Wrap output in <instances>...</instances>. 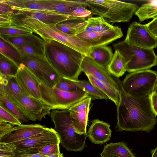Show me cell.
Here are the masks:
<instances>
[{
	"instance_id": "6da1fadb",
	"label": "cell",
	"mask_w": 157,
	"mask_h": 157,
	"mask_svg": "<svg viewBox=\"0 0 157 157\" xmlns=\"http://www.w3.org/2000/svg\"><path fill=\"white\" fill-rule=\"evenodd\" d=\"M120 94L117 106L116 130L148 133L153 129L157 121L152 109L149 96L135 98L127 94L123 90L121 81L116 77Z\"/></svg>"
},
{
	"instance_id": "7a4b0ae2",
	"label": "cell",
	"mask_w": 157,
	"mask_h": 157,
	"mask_svg": "<svg viewBox=\"0 0 157 157\" xmlns=\"http://www.w3.org/2000/svg\"><path fill=\"white\" fill-rule=\"evenodd\" d=\"M44 58L62 77L77 81L86 56L77 50L55 40L44 41Z\"/></svg>"
},
{
	"instance_id": "3957f363",
	"label": "cell",
	"mask_w": 157,
	"mask_h": 157,
	"mask_svg": "<svg viewBox=\"0 0 157 157\" xmlns=\"http://www.w3.org/2000/svg\"><path fill=\"white\" fill-rule=\"evenodd\" d=\"M12 25L28 29L39 35L44 41L55 40L61 42L89 56L90 45L77 36L65 33L59 30L55 25L46 24L33 18L11 20Z\"/></svg>"
},
{
	"instance_id": "277c9868",
	"label": "cell",
	"mask_w": 157,
	"mask_h": 157,
	"mask_svg": "<svg viewBox=\"0 0 157 157\" xmlns=\"http://www.w3.org/2000/svg\"><path fill=\"white\" fill-rule=\"evenodd\" d=\"M50 114L62 146L68 151H82L85 147L87 134L81 135L75 132L69 110H53Z\"/></svg>"
},
{
	"instance_id": "5b68a950",
	"label": "cell",
	"mask_w": 157,
	"mask_h": 157,
	"mask_svg": "<svg viewBox=\"0 0 157 157\" xmlns=\"http://www.w3.org/2000/svg\"><path fill=\"white\" fill-rule=\"evenodd\" d=\"M92 14L104 18L113 23L128 22L139 8L131 3L115 0H86Z\"/></svg>"
},
{
	"instance_id": "8992f818",
	"label": "cell",
	"mask_w": 157,
	"mask_h": 157,
	"mask_svg": "<svg viewBox=\"0 0 157 157\" xmlns=\"http://www.w3.org/2000/svg\"><path fill=\"white\" fill-rule=\"evenodd\" d=\"M124 58L129 73L149 69L157 64L154 49H146L131 44L124 40L113 45Z\"/></svg>"
},
{
	"instance_id": "52a82bcc",
	"label": "cell",
	"mask_w": 157,
	"mask_h": 157,
	"mask_svg": "<svg viewBox=\"0 0 157 157\" xmlns=\"http://www.w3.org/2000/svg\"><path fill=\"white\" fill-rule=\"evenodd\" d=\"M157 83V72L148 69L127 74L121 84L123 90L129 95L142 98L152 93Z\"/></svg>"
},
{
	"instance_id": "ba28073f",
	"label": "cell",
	"mask_w": 157,
	"mask_h": 157,
	"mask_svg": "<svg viewBox=\"0 0 157 157\" xmlns=\"http://www.w3.org/2000/svg\"><path fill=\"white\" fill-rule=\"evenodd\" d=\"M41 100L51 110H67L80 101L90 97L84 91L70 92L55 88L48 87L40 85Z\"/></svg>"
},
{
	"instance_id": "9c48e42d",
	"label": "cell",
	"mask_w": 157,
	"mask_h": 157,
	"mask_svg": "<svg viewBox=\"0 0 157 157\" xmlns=\"http://www.w3.org/2000/svg\"><path fill=\"white\" fill-rule=\"evenodd\" d=\"M21 54L23 63L41 83L48 87L54 88L62 77L45 59L44 55Z\"/></svg>"
},
{
	"instance_id": "30bf717a",
	"label": "cell",
	"mask_w": 157,
	"mask_h": 157,
	"mask_svg": "<svg viewBox=\"0 0 157 157\" xmlns=\"http://www.w3.org/2000/svg\"><path fill=\"white\" fill-rule=\"evenodd\" d=\"M8 98L28 120L40 121L50 113V108L41 100L26 95Z\"/></svg>"
},
{
	"instance_id": "8fae6325",
	"label": "cell",
	"mask_w": 157,
	"mask_h": 157,
	"mask_svg": "<svg viewBox=\"0 0 157 157\" xmlns=\"http://www.w3.org/2000/svg\"><path fill=\"white\" fill-rule=\"evenodd\" d=\"M59 137L54 129L46 127L41 132L24 140L15 143V154L39 153L40 147L48 144L60 143Z\"/></svg>"
},
{
	"instance_id": "7c38bea8",
	"label": "cell",
	"mask_w": 157,
	"mask_h": 157,
	"mask_svg": "<svg viewBox=\"0 0 157 157\" xmlns=\"http://www.w3.org/2000/svg\"><path fill=\"white\" fill-rule=\"evenodd\" d=\"M134 45L146 49L157 47V38L149 31L146 25L133 22L129 26L124 40Z\"/></svg>"
},
{
	"instance_id": "4fadbf2b",
	"label": "cell",
	"mask_w": 157,
	"mask_h": 157,
	"mask_svg": "<svg viewBox=\"0 0 157 157\" xmlns=\"http://www.w3.org/2000/svg\"><path fill=\"white\" fill-rule=\"evenodd\" d=\"M11 19H22L33 18L49 25H55L72 18L59 12L46 10L16 9Z\"/></svg>"
},
{
	"instance_id": "5bb4252c",
	"label": "cell",
	"mask_w": 157,
	"mask_h": 157,
	"mask_svg": "<svg viewBox=\"0 0 157 157\" xmlns=\"http://www.w3.org/2000/svg\"><path fill=\"white\" fill-rule=\"evenodd\" d=\"M15 78L20 88L27 96L41 100V83L24 63L19 65Z\"/></svg>"
},
{
	"instance_id": "9a60e30c",
	"label": "cell",
	"mask_w": 157,
	"mask_h": 157,
	"mask_svg": "<svg viewBox=\"0 0 157 157\" xmlns=\"http://www.w3.org/2000/svg\"><path fill=\"white\" fill-rule=\"evenodd\" d=\"M77 36L92 48L107 45L122 37L123 34L121 28L113 26L106 31L88 33H82Z\"/></svg>"
},
{
	"instance_id": "2e32d148",
	"label": "cell",
	"mask_w": 157,
	"mask_h": 157,
	"mask_svg": "<svg viewBox=\"0 0 157 157\" xmlns=\"http://www.w3.org/2000/svg\"><path fill=\"white\" fill-rule=\"evenodd\" d=\"M82 71L90 74L109 86L119 90L116 77L107 69L100 65L90 57L85 56L81 65Z\"/></svg>"
},
{
	"instance_id": "e0dca14e",
	"label": "cell",
	"mask_w": 157,
	"mask_h": 157,
	"mask_svg": "<svg viewBox=\"0 0 157 157\" xmlns=\"http://www.w3.org/2000/svg\"><path fill=\"white\" fill-rule=\"evenodd\" d=\"M91 99V97H89L68 109L75 132L78 134L86 133L88 116Z\"/></svg>"
},
{
	"instance_id": "ac0fdd59",
	"label": "cell",
	"mask_w": 157,
	"mask_h": 157,
	"mask_svg": "<svg viewBox=\"0 0 157 157\" xmlns=\"http://www.w3.org/2000/svg\"><path fill=\"white\" fill-rule=\"evenodd\" d=\"M45 128L39 124L17 126L0 139V142L12 144L17 143L41 132Z\"/></svg>"
},
{
	"instance_id": "d6986e66",
	"label": "cell",
	"mask_w": 157,
	"mask_h": 157,
	"mask_svg": "<svg viewBox=\"0 0 157 157\" xmlns=\"http://www.w3.org/2000/svg\"><path fill=\"white\" fill-rule=\"evenodd\" d=\"M91 122L87 134L92 143L102 144L110 140L112 131L109 124L98 119Z\"/></svg>"
},
{
	"instance_id": "ffe728a7",
	"label": "cell",
	"mask_w": 157,
	"mask_h": 157,
	"mask_svg": "<svg viewBox=\"0 0 157 157\" xmlns=\"http://www.w3.org/2000/svg\"><path fill=\"white\" fill-rule=\"evenodd\" d=\"M87 25L86 19L71 18L58 23L56 26L65 33L77 36L84 31Z\"/></svg>"
},
{
	"instance_id": "44dd1931",
	"label": "cell",
	"mask_w": 157,
	"mask_h": 157,
	"mask_svg": "<svg viewBox=\"0 0 157 157\" xmlns=\"http://www.w3.org/2000/svg\"><path fill=\"white\" fill-rule=\"evenodd\" d=\"M0 94L8 98L26 95L18 84L15 77L0 75Z\"/></svg>"
},
{
	"instance_id": "7402d4cb",
	"label": "cell",
	"mask_w": 157,
	"mask_h": 157,
	"mask_svg": "<svg viewBox=\"0 0 157 157\" xmlns=\"http://www.w3.org/2000/svg\"><path fill=\"white\" fill-rule=\"evenodd\" d=\"M13 10L27 9L50 11L49 0H4Z\"/></svg>"
},
{
	"instance_id": "603a6c76",
	"label": "cell",
	"mask_w": 157,
	"mask_h": 157,
	"mask_svg": "<svg viewBox=\"0 0 157 157\" xmlns=\"http://www.w3.org/2000/svg\"><path fill=\"white\" fill-rule=\"evenodd\" d=\"M101 157H136L127 144L123 142L110 143L104 146Z\"/></svg>"
},
{
	"instance_id": "cb8c5ba5",
	"label": "cell",
	"mask_w": 157,
	"mask_h": 157,
	"mask_svg": "<svg viewBox=\"0 0 157 157\" xmlns=\"http://www.w3.org/2000/svg\"><path fill=\"white\" fill-rule=\"evenodd\" d=\"M113 54L111 47L106 45L91 48L89 57L107 69Z\"/></svg>"
},
{
	"instance_id": "d4e9b609",
	"label": "cell",
	"mask_w": 157,
	"mask_h": 157,
	"mask_svg": "<svg viewBox=\"0 0 157 157\" xmlns=\"http://www.w3.org/2000/svg\"><path fill=\"white\" fill-rule=\"evenodd\" d=\"M52 5L53 11L69 16L77 8L87 6L85 0H52Z\"/></svg>"
},
{
	"instance_id": "484cf974",
	"label": "cell",
	"mask_w": 157,
	"mask_h": 157,
	"mask_svg": "<svg viewBox=\"0 0 157 157\" xmlns=\"http://www.w3.org/2000/svg\"><path fill=\"white\" fill-rule=\"evenodd\" d=\"M86 75L93 85L106 95L108 99L113 102L116 105H118L120 98L119 90L109 86L90 74Z\"/></svg>"
},
{
	"instance_id": "4316f807",
	"label": "cell",
	"mask_w": 157,
	"mask_h": 157,
	"mask_svg": "<svg viewBox=\"0 0 157 157\" xmlns=\"http://www.w3.org/2000/svg\"><path fill=\"white\" fill-rule=\"evenodd\" d=\"M107 69L112 75L117 78L122 76L127 71L126 62L118 51L115 50Z\"/></svg>"
},
{
	"instance_id": "83f0119b",
	"label": "cell",
	"mask_w": 157,
	"mask_h": 157,
	"mask_svg": "<svg viewBox=\"0 0 157 157\" xmlns=\"http://www.w3.org/2000/svg\"><path fill=\"white\" fill-rule=\"evenodd\" d=\"M87 25L83 32L88 33L108 30L113 26L109 23L102 17H90L88 18Z\"/></svg>"
},
{
	"instance_id": "f1b7e54d",
	"label": "cell",
	"mask_w": 157,
	"mask_h": 157,
	"mask_svg": "<svg viewBox=\"0 0 157 157\" xmlns=\"http://www.w3.org/2000/svg\"><path fill=\"white\" fill-rule=\"evenodd\" d=\"M0 38V53L19 66L23 63L21 53L13 46Z\"/></svg>"
},
{
	"instance_id": "f546056e",
	"label": "cell",
	"mask_w": 157,
	"mask_h": 157,
	"mask_svg": "<svg viewBox=\"0 0 157 157\" xmlns=\"http://www.w3.org/2000/svg\"><path fill=\"white\" fill-rule=\"evenodd\" d=\"M0 37L13 46L30 42H44L42 38L33 34L17 36L0 35Z\"/></svg>"
},
{
	"instance_id": "4dcf8cb0",
	"label": "cell",
	"mask_w": 157,
	"mask_h": 157,
	"mask_svg": "<svg viewBox=\"0 0 157 157\" xmlns=\"http://www.w3.org/2000/svg\"><path fill=\"white\" fill-rule=\"evenodd\" d=\"M19 67L16 63L0 53V75L15 77Z\"/></svg>"
},
{
	"instance_id": "1f68e13d",
	"label": "cell",
	"mask_w": 157,
	"mask_h": 157,
	"mask_svg": "<svg viewBox=\"0 0 157 157\" xmlns=\"http://www.w3.org/2000/svg\"><path fill=\"white\" fill-rule=\"evenodd\" d=\"M73 81L77 85L80 86L83 91L87 94L92 99H109L106 95L93 85L89 80H78Z\"/></svg>"
},
{
	"instance_id": "d6a6232c",
	"label": "cell",
	"mask_w": 157,
	"mask_h": 157,
	"mask_svg": "<svg viewBox=\"0 0 157 157\" xmlns=\"http://www.w3.org/2000/svg\"><path fill=\"white\" fill-rule=\"evenodd\" d=\"M44 42L27 43L14 47L21 53L28 55L43 56Z\"/></svg>"
},
{
	"instance_id": "836d02e7",
	"label": "cell",
	"mask_w": 157,
	"mask_h": 157,
	"mask_svg": "<svg viewBox=\"0 0 157 157\" xmlns=\"http://www.w3.org/2000/svg\"><path fill=\"white\" fill-rule=\"evenodd\" d=\"M30 30L11 24L0 27V35L17 36L33 34Z\"/></svg>"
},
{
	"instance_id": "e575fe53",
	"label": "cell",
	"mask_w": 157,
	"mask_h": 157,
	"mask_svg": "<svg viewBox=\"0 0 157 157\" xmlns=\"http://www.w3.org/2000/svg\"><path fill=\"white\" fill-rule=\"evenodd\" d=\"M0 105L5 107L10 112L24 122H27L28 120L25 117L16 106L6 96L0 94Z\"/></svg>"
},
{
	"instance_id": "d590c367",
	"label": "cell",
	"mask_w": 157,
	"mask_h": 157,
	"mask_svg": "<svg viewBox=\"0 0 157 157\" xmlns=\"http://www.w3.org/2000/svg\"><path fill=\"white\" fill-rule=\"evenodd\" d=\"M54 88L67 92L84 91L73 80L63 77L59 79Z\"/></svg>"
},
{
	"instance_id": "8d00e7d4",
	"label": "cell",
	"mask_w": 157,
	"mask_h": 157,
	"mask_svg": "<svg viewBox=\"0 0 157 157\" xmlns=\"http://www.w3.org/2000/svg\"><path fill=\"white\" fill-rule=\"evenodd\" d=\"M0 119L13 126L22 124L20 120L2 105H0Z\"/></svg>"
},
{
	"instance_id": "74e56055",
	"label": "cell",
	"mask_w": 157,
	"mask_h": 157,
	"mask_svg": "<svg viewBox=\"0 0 157 157\" xmlns=\"http://www.w3.org/2000/svg\"><path fill=\"white\" fill-rule=\"evenodd\" d=\"M16 148L14 144L0 142V157H14Z\"/></svg>"
},
{
	"instance_id": "f35d334b",
	"label": "cell",
	"mask_w": 157,
	"mask_h": 157,
	"mask_svg": "<svg viewBox=\"0 0 157 157\" xmlns=\"http://www.w3.org/2000/svg\"><path fill=\"white\" fill-rule=\"evenodd\" d=\"M60 143H52L45 145L39 149V153L48 156L54 154L60 153Z\"/></svg>"
},
{
	"instance_id": "ab89813d",
	"label": "cell",
	"mask_w": 157,
	"mask_h": 157,
	"mask_svg": "<svg viewBox=\"0 0 157 157\" xmlns=\"http://www.w3.org/2000/svg\"><path fill=\"white\" fill-rule=\"evenodd\" d=\"M92 14L90 10L85 7L80 6L75 9L71 14L70 16L74 18L86 19L89 17Z\"/></svg>"
},
{
	"instance_id": "60d3db41",
	"label": "cell",
	"mask_w": 157,
	"mask_h": 157,
	"mask_svg": "<svg viewBox=\"0 0 157 157\" xmlns=\"http://www.w3.org/2000/svg\"><path fill=\"white\" fill-rule=\"evenodd\" d=\"M14 10L3 0H0V15L7 16L11 17Z\"/></svg>"
},
{
	"instance_id": "b9f144b4",
	"label": "cell",
	"mask_w": 157,
	"mask_h": 157,
	"mask_svg": "<svg viewBox=\"0 0 157 157\" xmlns=\"http://www.w3.org/2000/svg\"><path fill=\"white\" fill-rule=\"evenodd\" d=\"M11 124L0 119V139L8 133L13 128Z\"/></svg>"
},
{
	"instance_id": "7bdbcfd3",
	"label": "cell",
	"mask_w": 157,
	"mask_h": 157,
	"mask_svg": "<svg viewBox=\"0 0 157 157\" xmlns=\"http://www.w3.org/2000/svg\"><path fill=\"white\" fill-rule=\"evenodd\" d=\"M145 25L150 33L157 38V16Z\"/></svg>"
},
{
	"instance_id": "ee69618b",
	"label": "cell",
	"mask_w": 157,
	"mask_h": 157,
	"mask_svg": "<svg viewBox=\"0 0 157 157\" xmlns=\"http://www.w3.org/2000/svg\"><path fill=\"white\" fill-rule=\"evenodd\" d=\"M149 96L152 109L157 116V94L153 92Z\"/></svg>"
},
{
	"instance_id": "f6af8a7d",
	"label": "cell",
	"mask_w": 157,
	"mask_h": 157,
	"mask_svg": "<svg viewBox=\"0 0 157 157\" xmlns=\"http://www.w3.org/2000/svg\"><path fill=\"white\" fill-rule=\"evenodd\" d=\"M48 156L40 154H15L14 157H48Z\"/></svg>"
},
{
	"instance_id": "bcb514c9",
	"label": "cell",
	"mask_w": 157,
	"mask_h": 157,
	"mask_svg": "<svg viewBox=\"0 0 157 157\" xmlns=\"http://www.w3.org/2000/svg\"><path fill=\"white\" fill-rule=\"evenodd\" d=\"M151 157H157V147L155 149L151 150Z\"/></svg>"
},
{
	"instance_id": "7dc6e473",
	"label": "cell",
	"mask_w": 157,
	"mask_h": 157,
	"mask_svg": "<svg viewBox=\"0 0 157 157\" xmlns=\"http://www.w3.org/2000/svg\"><path fill=\"white\" fill-rule=\"evenodd\" d=\"M48 157H64L63 153L54 154L48 156Z\"/></svg>"
},
{
	"instance_id": "c3c4849f",
	"label": "cell",
	"mask_w": 157,
	"mask_h": 157,
	"mask_svg": "<svg viewBox=\"0 0 157 157\" xmlns=\"http://www.w3.org/2000/svg\"><path fill=\"white\" fill-rule=\"evenodd\" d=\"M153 92L154 93L157 94V83L155 86Z\"/></svg>"
},
{
	"instance_id": "681fc988",
	"label": "cell",
	"mask_w": 157,
	"mask_h": 157,
	"mask_svg": "<svg viewBox=\"0 0 157 157\" xmlns=\"http://www.w3.org/2000/svg\"><path fill=\"white\" fill-rule=\"evenodd\" d=\"M156 121H157V120H156Z\"/></svg>"
}]
</instances>
